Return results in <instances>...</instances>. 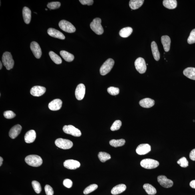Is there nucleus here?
<instances>
[{"instance_id":"nucleus-1","label":"nucleus","mask_w":195,"mask_h":195,"mask_svg":"<svg viewBox=\"0 0 195 195\" xmlns=\"http://www.w3.org/2000/svg\"><path fill=\"white\" fill-rule=\"evenodd\" d=\"M25 160L28 165L34 167H39L43 163V160L41 157L35 155L27 156Z\"/></svg>"},{"instance_id":"nucleus-2","label":"nucleus","mask_w":195,"mask_h":195,"mask_svg":"<svg viewBox=\"0 0 195 195\" xmlns=\"http://www.w3.org/2000/svg\"><path fill=\"white\" fill-rule=\"evenodd\" d=\"M2 61L4 66L8 70L12 69L14 65V62L11 53L6 52L4 53L2 57Z\"/></svg>"},{"instance_id":"nucleus-3","label":"nucleus","mask_w":195,"mask_h":195,"mask_svg":"<svg viewBox=\"0 0 195 195\" xmlns=\"http://www.w3.org/2000/svg\"><path fill=\"white\" fill-rule=\"evenodd\" d=\"M101 20L99 18L94 19L90 24L92 31L98 35H101L103 33L104 30L101 25Z\"/></svg>"},{"instance_id":"nucleus-4","label":"nucleus","mask_w":195,"mask_h":195,"mask_svg":"<svg viewBox=\"0 0 195 195\" xmlns=\"http://www.w3.org/2000/svg\"><path fill=\"white\" fill-rule=\"evenodd\" d=\"M114 63L113 59H108L104 62L100 68V73L102 75L104 76L107 75L110 72L113 68Z\"/></svg>"},{"instance_id":"nucleus-5","label":"nucleus","mask_w":195,"mask_h":195,"mask_svg":"<svg viewBox=\"0 0 195 195\" xmlns=\"http://www.w3.org/2000/svg\"><path fill=\"white\" fill-rule=\"evenodd\" d=\"M55 144L58 147L64 150L70 149L73 146V142L71 141L62 138L56 140Z\"/></svg>"},{"instance_id":"nucleus-6","label":"nucleus","mask_w":195,"mask_h":195,"mask_svg":"<svg viewBox=\"0 0 195 195\" xmlns=\"http://www.w3.org/2000/svg\"><path fill=\"white\" fill-rule=\"evenodd\" d=\"M159 164L158 161L151 159H145L142 160L140 163L141 166L142 167L147 169H152L157 167Z\"/></svg>"},{"instance_id":"nucleus-7","label":"nucleus","mask_w":195,"mask_h":195,"mask_svg":"<svg viewBox=\"0 0 195 195\" xmlns=\"http://www.w3.org/2000/svg\"><path fill=\"white\" fill-rule=\"evenodd\" d=\"M59 25L60 29L68 33H73L76 31L75 27L69 22L66 20L60 21Z\"/></svg>"},{"instance_id":"nucleus-8","label":"nucleus","mask_w":195,"mask_h":195,"mask_svg":"<svg viewBox=\"0 0 195 195\" xmlns=\"http://www.w3.org/2000/svg\"><path fill=\"white\" fill-rule=\"evenodd\" d=\"M63 130L64 132L66 134H70L77 137H79L81 135V131L72 125L64 126Z\"/></svg>"},{"instance_id":"nucleus-9","label":"nucleus","mask_w":195,"mask_h":195,"mask_svg":"<svg viewBox=\"0 0 195 195\" xmlns=\"http://www.w3.org/2000/svg\"><path fill=\"white\" fill-rule=\"evenodd\" d=\"M135 66L137 71L141 74L145 73L147 67L145 60L142 58H138L136 60Z\"/></svg>"},{"instance_id":"nucleus-10","label":"nucleus","mask_w":195,"mask_h":195,"mask_svg":"<svg viewBox=\"0 0 195 195\" xmlns=\"http://www.w3.org/2000/svg\"><path fill=\"white\" fill-rule=\"evenodd\" d=\"M159 184L164 188H169L173 186L174 182L171 180L167 178L166 176L160 175L157 178Z\"/></svg>"},{"instance_id":"nucleus-11","label":"nucleus","mask_w":195,"mask_h":195,"mask_svg":"<svg viewBox=\"0 0 195 195\" xmlns=\"http://www.w3.org/2000/svg\"><path fill=\"white\" fill-rule=\"evenodd\" d=\"M30 47L35 57L37 59H39L41 57L42 53L39 44L37 42H32L30 45Z\"/></svg>"},{"instance_id":"nucleus-12","label":"nucleus","mask_w":195,"mask_h":195,"mask_svg":"<svg viewBox=\"0 0 195 195\" xmlns=\"http://www.w3.org/2000/svg\"><path fill=\"white\" fill-rule=\"evenodd\" d=\"M85 87L83 84H80L77 86L75 90V96L78 100L83 99L85 94Z\"/></svg>"},{"instance_id":"nucleus-13","label":"nucleus","mask_w":195,"mask_h":195,"mask_svg":"<svg viewBox=\"0 0 195 195\" xmlns=\"http://www.w3.org/2000/svg\"><path fill=\"white\" fill-rule=\"evenodd\" d=\"M46 91V88L43 86H36L32 88L30 93L33 96L39 97L45 94Z\"/></svg>"},{"instance_id":"nucleus-14","label":"nucleus","mask_w":195,"mask_h":195,"mask_svg":"<svg viewBox=\"0 0 195 195\" xmlns=\"http://www.w3.org/2000/svg\"><path fill=\"white\" fill-rule=\"evenodd\" d=\"M81 164L79 162L74 160H67L64 163V167L69 170H76L79 168Z\"/></svg>"},{"instance_id":"nucleus-15","label":"nucleus","mask_w":195,"mask_h":195,"mask_svg":"<svg viewBox=\"0 0 195 195\" xmlns=\"http://www.w3.org/2000/svg\"><path fill=\"white\" fill-rule=\"evenodd\" d=\"M151 146L148 144H141L136 149V152L140 155H144L150 152Z\"/></svg>"},{"instance_id":"nucleus-16","label":"nucleus","mask_w":195,"mask_h":195,"mask_svg":"<svg viewBox=\"0 0 195 195\" xmlns=\"http://www.w3.org/2000/svg\"><path fill=\"white\" fill-rule=\"evenodd\" d=\"M47 33L50 36L52 37L57 38V39H65V36L62 32L58 30L50 28L47 30Z\"/></svg>"},{"instance_id":"nucleus-17","label":"nucleus","mask_w":195,"mask_h":195,"mask_svg":"<svg viewBox=\"0 0 195 195\" xmlns=\"http://www.w3.org/2000/svg\"><path fill=\"white\" fill-rule=\"evenodd\" d=\"M62 105V101L61 100L59 99L53 100L50 102L49 104V108L52 111H58L61 108Z\"/></svg>"},{"instance_id":"nucleus-18","label":"nucleus","mask_w":195,"mask_h":195,"mask_svg":"<svg viewBox=\"0 0 195 195\" xmlns=\"http://www.w3.org/2000/svg\"><path fill=\"white\" fill-rule=\"evenodd\" d=\"M22 130L21 126L17 124L13 126L11 128L9 132V135L12 139H15L21 133Z\"/></svg>"},{"instance_id":"nucleus-19","label":"nucleus","mask_w":195,"mask_h":195,"mask_svg":"<svg viewBox=\"0 0 195 195\" xmlns=\"http://www.w3.org/2000/svg\"><path fill=\"white\" fill-rule=\"evenodd\" d=\"M36 138V134L35 130H31L26 133L24 139L27 143L30 144L35 141Z\"/></svg>"},{"instance_id":"nucleus-20","label":"nucleus","mask_w":195,"mask_h":195,"mask_svg":"<svg viewBox=\"0 0 195 195\" xmlns=\"http://www.w3.org/2000/svg\"><path fill=\"white\" fill-rule=\"evenodd\" d=\"M139 104L143 107L150 108L154 106L155 101L150 98H146L141 100L139 102Z\"/></svg>"},{"instance_id":"nucleus-21","label":"nucleus","mask_w":195,"mask_h":195,"mask_svg":"<svg viewBox=\"0 0 195 195\" xmlns=\"http://www.w3.org/2000/svg\"><path fill=\"white\" fill-rule=\"evenodd\" d=\"M23 15L24 21L26 24H29L31 19V11L29 8L24 7L23 10Z\"/></svg>"},{"instance_id":"nucleus-22","label":"nucleus","mask_w":195,"mask_h":195,"mask_svg":"<svg viewBox=\"0 0 195 195\" xmlns=\"http://www.w3.org/2000/svg\"><path fill=\"white\" fill-rule=\"evenodd\" d=\"M161 42L164 51L166 52L169 51L171 43L170 37L168 36H163L161 37Z\"/></svg>"},{"instance_id":"nucleus-23","label":"nucleus","mask_w":195,"mask_h":195,"mask_svg":"<svg viewBox=\"0 0 195 195\" xmlns=\"http://www.w3.org/2000/svg\"><path fill=\"white\" fill-rule=\"evenodd\" d=\"M151 48L152 55L154 59L156 61H159L160 59V54L157 45L155 42L153 41L151 43Z\"/></svg>"},{"instance_id":"nucleus-24","label":"nucleus","mask_w":195,"mask_h":195,"mask_svg":"<svg viewBox=\"0 0 195 195\" xmlns=\"http://www.w3.org/2000/svg\"><path fill=\"white\" fill-rule=\"evenodd\" d=\"M126 187L125 185L120 184L114 186L111 191L112 194L117 195L123 192L126 189Z\"/></svg>"},{"instance_id":"nucleus-25","label":"nucleus","mask_w":195,"mask_h":195,"mask_svg":"<svg viewBox=\"0 0 195 195\" xmlns=\"http://www.w3.org/2000/svg\"><path fill=\"white\" fill-rule=\"evenodd\" d=\"M184 75L190 79L195 80V68L188 67L183 71Z\"/></svg>"},{"instance_id":"nucleus-26","label":"nucleus","mask_w":195,"mask_h":195,"mask_svg":"<svg viewBox=\"0 0 195 195\" xmlns=\"http://www.w3.org/2000/svg\"><path fill=\"white\" fill-rule=\"evenodd\" d=\"M144 0H130L129 5L132 9L135 10L141 6L144 3Z\"/></svg>"},{"instance_id":"nucleus-27","label":"nucleus","mask_w":195,"mask_h":195,"mask_svg":"<svg viewBox=\"0 0 195 195\" xmlns=\"http://www.w3.org/2000/svg\"><path fill=\"white\" fill-rule=\"evenodd\" d=\"M163 3L165 7L169 9H174L177 6V2L176 0H164Z\"/></svg>"},{"instance_id":"nucleus-28","label":"nucleus","mask_w":195,"mask_h":195,"mask_svg":"<svg viewBox=\"0 0 195 195\" xmlns=\"http://www.w3.org/2000/svg\"><path fill=\"white\" fill-rule=\"evenodd\" d=\"M60 54L64 60L67 62H71L75 58L73 54L64 50L60 51Z\"/></svg>"},{"instance_id":"nucleus-29","label":"nucleus","mask_w":195,"mask_h":195,"mask_svg":"<svg viewBox=\"0 0 195 195\" xmlns=\"http://www.w3.org/2000/svg\"><path fill=\"white\" fill-rule=\"evenodd\" d=\"M133 32L132 28L128 27L122 28L119 32V35L121 37L126 38L131 35Z\"/></svg>"},{"instance_id":"nucleus-30","label":"nucleus","mask_w":195,"mask_h":195,"mask_svg":"<svg viewBox=\"0 0 195 195\" xmlns=\"http://www.w3.org/2000/svg\"><path fill=\"white\" fill-rule=\"evenodd\" d=\"M143 188L148 195H154L156 193V189L149 184H145L143 186Z\"/></svg>"},{"instance_id":"nucleus-31","label":"nucleus","mask_w":195,"mask_h":195,"mask_svg":"<svg viewBox=\"0 0 195 195\" xmlns=\"http://www.w3.org/2000/svg\"><path fill=\"white\" fill-rule=\"evenodd\" d=\"M125 143L126 141L123 139L118 140H111L109 142L110 145L115 148L123 146Z\"/></svg>"},{"instance_id":"nucleus-32","label":"nucleus","mask_w":195,"mask_h":195,"mask_svg":"<svg viewBox=\"0 0 195 195\" xmlns=\"http://www.w3.org/2000/svg\"><path fill=\"white\" fill-rule=\"evenodd\" d=\"M49 55L50 58L56 64H59L62 63V60L61 58L54 52L51 51L49 52Z\"/></svg>"},{"instance_id":"nucleus-33","label":"nucleus","mask_w":195,"mask_h":195,"mask_svg":"<svg viewBox=\"0 0 195 195\" xmlns=\"http://www.w3.org/2000/svg\"><path fill=\"white\" fill-rule=\"evenodd\" d=\"M98 157L99 160L102 162H105L107 160L111 158L110 154L104 152H100L98 154Z\"/></svg>"},{"instance_id":"nucleus-34","label":"nucleus","mask_w":195,"mask_h":195,"mask_svg":"<svg viewBox=\"0 0 195 195\" xmlns=\"http://www.w3.org/2000/svg\"><path fill=\"white\" fill-rule=\"evenodd\" d=\"M98 186L97 185L93 184L90 185L89 186L86 188L84 191V194H88L94 191L98 188Z\"/></svg>"},{"instance_id":"nucleus-35","label":"nucleus","mask_w":195,"mask_h":195,"mask_svg":"<svg viewBox=\"0 0 195 195\" xmlns=\"http://www.w3.org/2000/svg\"><path fill=\"white\" fill-rule=\"evenodd\" d=\"M34 190L37 194H39L41 192L42 188L39 183L36 181H33L32 183Z\"/></svg>"},{"instance_id":"nucleus-36","label":"nucleus","mask_w":195,"mask_h":195,"mask_svg":"<svg viewBox=\"0 0 195 195\" xmlns=\"http://www.w3.org/2000/svg\"><path fill=\"white\" fill-rule=\"evenodd\" d=\"M122 125V122L119 120H116L111 127L112 131H115L120 129Z\"/></svg>"},{"instance_id":"nucleus-37","label":"nucleus","mask_w":195,"mask_h":195,"mask_svg":"<svg viewBox=\"0 0 195 195\" xmlns=\"http://www.w3.org/2000/svg\"><path fill=\"white\" fill-rule=\"evenodd\" d=\"M119 89L114 87H110L107 89L108 93L112 96H116L119 93Z\"/></svg>"},{"instance_id":"nucleus-38","label":"nucleus","mask_w":195,"mask_h":195,"mask_svg":"<svg viewBox=\"0 0 195 195\" xmlns=\"http://www.w3.org/2000/svg\"><path fill=\"white\" fill-rule=\"evenodd\" d=\"M177 163L182 167L186 168L188 166V162L185 157L181 158L177 162Z\"/></svg>"},{"instance_id":"nucleus-39","label":"nucleus","mask_w":195,"mask_h":195,"mask_svg":"<svg viewBox=\"0 0 195 195\" xmlns=\"http://www.w3.org/2000/svg\"><path fill=\"white\" fill-rule=\"evenodd\" d=\"M61 3L59 2H52L47 4V7L49 9H58L59 8Z\"/></svg>"},{"instance_id":"nucleus-40","label":"nucleus","mask_w":195,"mask_h":195,"mask_svg":"<svg viewBox=\"0 0 195 195\" xmlns=\"http://www.w3.org/2000/svg\"><path fill=\"white\" fill-rule=\"evenodd\" d=\"M187 41L188 43L189 44L195 43V29H193L190 32Z\"/></svg>"},{"instance_id":"nucleus-41","label":"nucleus","mask_w":195,"mask_h":195,"mask_svg":"<svg viewBox=\"0 0 195 195\" xmlns=\"http://www.w3.org/2000/svg\"><path fill=\"white\" fill-rule=\"evenodd\" d=\"M4 116L7 119H11L15 118L16 116L14 112L11 111H7L4 112Z\"/></svg>"},{"instance_id":"nucleus-42","label":"nucleus","mask_w":195,"mask_h":195,"mask_svg":"<svg viewBox=\"0 0 195 195\" xmlns=\"http://www.w3.org/2000/svg\"><path fill=\"white\" fill-rule=\"evenodd\" d=\"M45 190L46 195H54V192L53 189L49 185H46L45 187Z\"/></svg>"},{"instance_id":"nucleus-43","label":"nucleus","mask_w":195,"mask_h":195,"mask_svg":"<svg viewBox=\"0 0 195 195\" xmlns=\"http://www.w3.org/2000/svg\"><path fill=\"white\" fill-rule=\"evenodd\" d=\"M63 184L66 188H70L72 187L73 182L69 179H66L63 181Z\"/></svg>"},{"instance_id":"nucleus-44","label":"nucleus","mask_w":195,"mask_h":195,"mask_svg":"<svg viewBox=\"0 0 195 195\" xmlns=\"http://www.w3.org/2000/svg\"><path fill=\"white\" fill-rule=\"evenodd\" d=\"M79 1L82 5H88V6L92 5L94 3L93 0H80Z\"/></svg>"},{"instance_id":"nucleus-45","label":"nucleus","mask_w":195,"mask_h":195,"mask_svg":"<svg viewBox=\"0 0 195 195\" xmlns=\"http://www.w3.org/2000/svg\"><path fill=\"white\" fill-rule=\"evenodd\" d=\"M189 157L191 159L195 161V148L192 150L189 154Z\"/></svg>"},{"instance_id":"nucleus-46","label":"nucleus","mask_w":195,"mask_h":195,"mask_svg":"<svg viewBox=\"0 0 195 195\" xmlns=\"http://www.w3.org/2000/svg\"><path fill=\"white\" fill-rule=\"evenodd\" d=\"M190 186L191 187L195 189V180H192L190 182Z\"/></svg>"},{"instance_id":"nucleus-47","label":"nucleus","mask_w":195,"mask_h":195,"mask_svg":"<svg viewBox=\"0 0 195 195\" xmlns=\"http://www.w3.org/2000/svg\"><path fill=\"white\" fill-rule=\"evenodd\" d=\"M3 158L1 156V157H0V166H2V164H3Z\"/></svg>"},{"instance_id":"nucleus-48","label":"nucleus","mask_w":195,"mask_h":195,"mask_svg":"<svg viewBox=\"0 0 195 195\" xmlns=\"http://www.w3.org/2000/svg\"><path fill=\"white\" fill-rule=\"evenodd\" d=\"M0 66H1V67H0V69H1L2 68V64L1 61L0 62Z\"/></svg>"},{"instance_id":"nucleus-49","label":"nucleus","mask_w":195,"mask_h":195,"mask_svg":"<svg viewBox=\"0 0 195 195\" xmlns=\"http://www.w3.org/2000/svg\"><path fill=\"white\" fill-rule=\"evenodd\" d=\"M46 11H47V9H46Z\"/></svg>"},{"instance_id":"nucleus-50","label":"nucleus","mask_w":195,"mask_h":195,"mask_svg":"<svg viewBox=\"0 0 195 195\" xmlns=\"http://www.w3.org/2000/svg\"><path fill=\"white\" fill-rule=\"evenodd\" d=\"M193 122H195V120H193Z\"/></svg>"}]
</instances>
